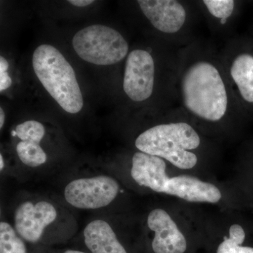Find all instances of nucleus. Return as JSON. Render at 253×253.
<instances>
[{
    "label": "nucleus",
    "instance_id": "obj_16",
    "mask_svg": "<svg viewBox=\"0 0 253 253\" xmlns=\"http://www.w3.org/2000/svg\"><path fill=\"white\" fill-rule=\"evenodd\" d=\"M246 239L244 227L239 224H232L229 228V237L224 236L217 253H253V246H243Z\"/></svg>",
    "mask_w": 253,
    "mask_h": 253
},
{
    "label": "nucleus",
    "instance_id": "obj_18",
    "mask_svg": "<svg viewBox=\"0 0 253 253\" xmlns=\"http://www.w3.org/2000/svg\"><path fill=\"white\" fill-rule=\"evenodd\" d=\"M9 63L2 56H0V91L6 90L12 84V80L7 73Z\"/></svg>",
    "mask_w": 253,
    "mask_h": 253
},
{
    "label": "nucleus",
    "instance_id": "obj_7",
    "mask_svg": "<svg viewBox=\"0 0 253 253\" xmlns=\"http://www.w3.org/2000/svg\"><path fill=\"white\" fill-rule=\"evenodd\" d=\"M119 190V184L112 176H95L71 181L65 188L64 197L73 207L94 210L111 204Z\"/></svg>",
    "mask_w": 253,
    "mask_h": 253
},
{
    "label": "nucleus",
    "instance_id": "obj_3",
    "mask_svg": "<svg viewBox=\"0 0 253 253\" xmlns=\"http://www.w3.org/2000/svg\"><path fill=\"white\" fill-rule=\"evenodd\" d=\"M32 62L37 78L65 111L76 114L83 109L84 101L76 73L59 50L42 44L33 52Z\"/></svg>",
    "mask_w": 253,
    "mask_h": 253
},
{
    "label": "nucleus",
    "instance_id": "obj_1",
    "mask_svg": "<svg viewBox=\"0 0 253 253\" xmlns=\"http://www.w3.org/2000/svg\"><path fill=\"white\" fill-rule=\"evenodd\" d=\"M176 95L179 109L201 122L221 123L240 111L220 54L201 42H190L178 49Z\"/></svg>",
    "mask_w": 253,
    "mask_h": 253
},
{
    "label": "nucleus",
    "instance_id": "obj_4",
    "mask_svg": "<svg viewBox=\"0 0 253 253\" xmlns=\"http://www.w3.org/2000/svg\"><path fill=\"white\" fill-rule=\"evenodd\" d=\"M72 44L82 59L99 66L116 64L129 53L124 37L104 25H91L78 31L73 37Z\"/></svg>",
    "mask_w": 253,
    "mask_h": 253
},
{
    "label": "nucleus",
    "instance_id": "obj_11",
    "mask_svg": "<svg viewBox=\"0 0 253 253\" xmlns=\"http://www.w3.org/2000/svg\"><path fill=\"white\" fill-rule=\"evenodd\" d=\"M14 135L20 139L16 145V153L20 161L31 168L42 166L47 156L41 146L45 135V128L36 121H25L16 126Z\"/></svg>",
    "mask_w": 253,
    "mask_h": 253
},
{
    "label": "nucleus",
    "instance_id": "obj_15",
    "mask_svg": "<svg viewBox=\"0 0 253 253\" xmlns=\"http://www.w3.org/2000/svg\"><path fill=\"white\" fill-rule=\"evenodd\" d=\"M201 4L208 17L220 28L230 23L237 9V2L234 0H204Z\"/></svg>",
    "mask_w": 253,
    "mask_h": 253
},
{
    "label": "nucleus",
    "instance_id": "obj_5",
    "mask_svg": "<svg viewBox=\"0 0 253 253\" xmlns=\"http://www.w3.org/2000/svg\"><path fill=\"white\" fill-rule=\"evenodd\" d=\"M219 54L238 108L253 110V42L234 40Z\"/></svg>",
    "mask_w": 253,
    "mask_h": 253
},
{
    "label": "nucleus",
    "instance_id": "obj_20",
    "mask_svg": "<svg viewBox=\"0 0 253 253\" xmlns=\"http://www.w3.org/2000/svg\"><path fill=\"white\" fill-rule=\"evenodd\" d=\"M5 121V114L3 109H0V128H2L4 126Z\"/></svg>",
    "mask_w": 253,
    "mask_h": 253
},
{
    "label": "nucleus",
    "instance_id": "obj_17",
    "mask_svg": "<svg viewBox=\"0 0 253 253\" xmlns=\"http://www.w3.org/2000/svg\"><path fill=\"white\" fill-rule=\"evenodd\" d=\"M0 253H27L22 238L6 221L0 223Z\"/></svg>",
    "mask_w": 253,
    "mask_h": 253
},
{
    "label": "nucleus",
    "instance_id": "obj_13",
    "mask_svg": "<svg viewBox=\"0 0 253 253\" xmlns=\"http://www.w3.org/2000/svg\"><path fill=\"white\" fill-rule=\"evenodd\" d=\"M166 194L189 202L216 204L221 199L217 186L186 174L169 178Z\"/></svg>",
    "mask_w": 253,
    "mask_h": 253
},
{
    "label": "nucleus",
    "instance_id": "obj_12",
    "mask_svg": "<svg viewBox=\"0 0 253 253\" xmlns=\"http://www.w3.org/2000/svg\"><path fill=\"white\" fill-rule=\"evenodd\" d=\"M131 176L139 186L166 194L169 177L166 174V163L163 158L141 151L136 152L133 155Z\"/></svg>",
    "mask_w": 253,
    "mask_h": 253
},
{
    "label": "nucleus",
    "instance_id": "obj_14",
    "mask_svg": "<svg viewBox=\"0 0 253 253\" xmlns=\"http://www.w3.org/2000/svg\"><path fill=\"white\" fill-rule=\"evenodd\" d=\"M84 243L91 253H126L116 233L106 221L96 219L84 229Z\"/></svg>",
    "mask_w": 253,
    "mask_h": 253
},
{
    "label": "nucleus",
    "instance_id": "obj_6",
    "mask_svg": "<svg viewBox=\"0 0 253 253\" xmlns=\"http://www.w3.org/2000/svg\"><path fill=\"white\" fill-rule=\"evenodd\" d=\"M156 59L151 51L133 49L126 56L123 88L134 103H144L152 97L156 84Z\"/></svg>",
    "mask_w": 253,
    "mask_h": 253
},
{
    "label": "nucleus",
    "instance_id": "obj_10",
    "mask_svg": "<svg viewBox=\"0 0 253 253\" xmlns=\"http://www.w3.org/2000/svg\"><path fill=\"white\" fill-rule=\"evenodd\" d=\"M148 226L154 231L152 248L155 253H184L187 243L175 221L166 211L153 210L147 218Z\"/></svg>",
    "mask_w": 253,
    "mask_h": 253
},
{
    "label": "nucleus",
    "instance_id": "obj_8",
    "mask_svg": "<svg viewBox=\"0 0 253 253\" xmlns=\"http://www.w3.org/2000/svg\"><path fill=\"white\" fill-rule=\"evenodd\" d=\"M139 9L158 32L176 38L189 27L191 14L186 4L177 0H139Z\"/></svg>",
    "mask_w": 253,
    "mask_h": 253
},
{
    "label": "nucleus",
    "instance_id": "obj_9",
    "mask_svg": "<svg viewBox=\"0 0 253 253\" xmlns=\"http://www.w3.org/2000/svg\"><path fill=\"white\" fill-rule=\"evenodd\" d=\"M57 214L54 205L48 201H25L15 211V229L25 241L38 242L44 229L56 220Z\"/></svg>",
    "mask_w": 253,
    "mask_h": 253
},
{
    "label": "nucleus",
    "instance_id": "obj_22",
    "mask_svg": "<svg viewBox=\"0 0 253 253\" xmlns=\"http://www.w3.org/2000/svg\"><path fill=\"white\" fill-rule=\"evenodd\" d=\"M64 253H85L81 252V251H73V250H69V251H66Z\"/></svg>",
    "mask_w": 253,
    "mask_h": 253
},
{
    "label": "nucleus",
    "instance_id": "obj_19",
    "mask_svg": "<svg viewBox=\"0 0 253 253\" xmlns=\"http://www.w3.org/2000/svg\"><path fill=\"white\" fill-rule=\"evenodd\" d=\"M70 4L78 7H84V6H89L94 2L93 0H69L68 1Z\"/></svg>",
    "mask_w": 253,
    "mask_h": 253
},
{
    "label": "nucleus",
    "instance_id": "obj_2",
    "mask_svg": "<svg viewBox=\"0 0 253 253\" xmlns=\"http://www.w3.org/2000/svg\"><path fill=\"white\" fill-rule=\"evenodd\" d=\"M201 139L189 123L170 121L151 126L136 137L139 151L163 158L181 169H189L198 163L197 155Z\"/></svg>",
    "mask_w": 253,
    "mask_h": 253
},
{
    "label": "nucleus",
    "instance_id": "obj_21",
    "mask_svg": "<svg viewBox=\"0 0 253 253\" xmlns=\"http://www.w3.org/2000/svg\"><path fill=\"white\" fill-rule=\"evenodd\" d=\"M4 168V161L2 154H0V170L2 171Z\"/></svg>",
    "mask_w": 253,
    "mask_h": 253
}]
</instances>
